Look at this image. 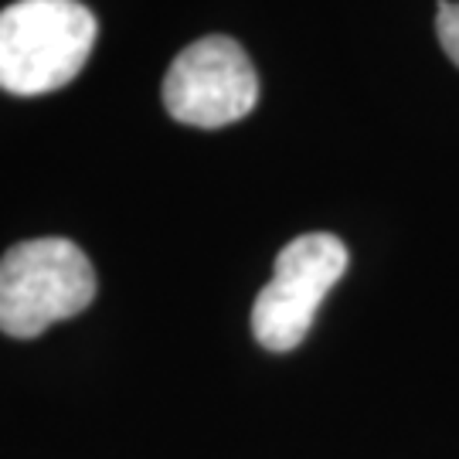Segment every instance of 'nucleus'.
Masks as SVG:
<instances>
[{
  "instance_id": "f257e3e1",
  "label": "nucleus",
  "mask_w": 459,
  "mask_h": 459,
  "mask_svg": "<svg viewBox=\"0 0 459 459\" xmlns=\"http://www.w3.org/2000/svg\"><path fill=\"white\" fill-rule=\"evenodd\" d=\"M96 38V14L79 0H17L0 11V89L11 96L65 89Z\"/></svg>"
},
{
  "instance_id": "f03ea898",
  "label": "nucleus",
  "mask_w": 459,
  "mask_h": 459,
  "mask_svg": "<svg viewBox=\"0 0 459 459\" xmlns=\"http://www.w3.org/2000/svg\"><path fill=\"white\" fill-rule=\"evenodd\" d=\"M96 299V269L68 238H28L0 259V330L31 341Z\"/></svg>"
},
{
  "instance_id": "7ed1b4c3",
  "label": "nucleus",
  "mask_w": 459,
  "mask_h": 459,
  "mask_svg": "<svg viewBox=\"0 0 459 459\" xmlns=\"http://www.w3.org/2000/svg\"><path fill=\"white\" fill-rule=\"evenodd\" d=\"M347 273V246L330 231L299 235L276 255V273L252 307V333L265 351L286 354L303 344L333 282Z\"/></svg>"
},
{
  "instance_id": "20e7f679",
  "label": "nucleus",
  "mask_w": 459,
  "mask_h": 459,
  "mask_svg": "<svg viewBox=\"0 0 459 459\" xmlns=\"http://www.w3.org/2000/svg\"><path fill=\"white\" fill-rule=\"evenodd\" d=\"M259 102V75L246 48L212 34L170 62L164 79V106L184 126L221 130L246 119Z\"/></svg>"
},
{
  "instance_id": "39448f33",
  "label": "nucleus",
  "mask_w": 459,
  "mask_h": 459,
  "mask_svg": "<svg viewBox=\"0 0 459 459\" xmlns=\"http://www.w3.org/2000/svg\"><path fill=\"white\" fill-rule=\"evenodd\" d=\"M436 34H439V45H443V51L449 55V62L459 68V4H453V0H439Z\"/></svg>"
}]
</instances>
